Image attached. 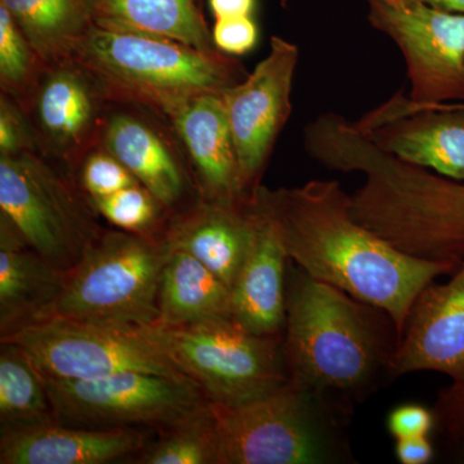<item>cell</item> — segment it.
<instances>
[{
	"label": "cell",
	"mask_w": 464,
	"mask_h": 464,
	"mask_svg": "<svg viewBox=\"0 0 464 464\" xmlns=\"http://www.w3.org/2000/svg\"><path fill=\"white\" fill-rule=\"evenodd\" d=\"M258 197L277 228L286 257L314 279L389 313L400 333L415 299L459 266L414 257L357 221L351 195L334 179H314Z\"/></svg>",
	"instance_id": "cell-1"
},
{
	"label": "cell",
	"mask_w": 464,
	"mask_h": 464,
	"mask_svg": "<svg viewBox=\"0 0 464 464\" xmlns=\"http://www.w3.org/2000/svg\"><path fill=\"white\" fill-rule=\"evenodd\" d=\"M400 340L389 313L289 261L283 353L290 381L353 411L392 381Z\"/></svg>",
	"instance_id": "cell-2"
},
{
	"label": "cell",
	"mask_w": 464,
	"mask_h": 464,
	"mask_svg": "<svg viewBox=\"0 0 464 464\" xmlns=\"http://www.w3.org/2000/svg\"><path fill=\"white\" fill-rule=\"evenodd\" d=\"M72 58L111 102L140 106L168 121L191 101L224 94L249 74L237 57L219 51L97 25Z\"/></svg>",
	"instance_id": "cell-3"
},
{
	"label": "cell",
	"mask_w": 464,
	"mask_h": 464,
	"mask_svg": "<svg viewBox=\"0 0 464 464\" xmlns=\"http://www.w3.org/2000/svg\"><path fill=\"white\" fill-rule=\"evenodd\" d=\"M209 404L217 464L356 463L348 435L353 411L295 382L241 404Z\"/></svg>",
	"instance_id": "cell-4"
},
{
	"label": "cell",
	"mask_w": 464,
	"mask_h": 464,
	"mask_svg": "<svg viewBox=\"0 0 464 464\" xmlns=\"http://www.w3.org/2000/svg\"><path fill=\"white\" fill-rule=\"evenodd\" d=\"M357 221L396 248L431 261H464V182L405 163L381 149L362 163Z\"/></svg>",
	"instance_id": "cell-5"
},
{
	"label": "cell",
	"mask_w": 464,
	"mask_h": 464,
	"mask_svg": "<svg viewBox=\"0 0 464 464\" xmlns=\"http://www.w3.org/2000/svg\"><path fill=\"white\" fill-rule=\"evenodd\" d=\"M169 252L166 235L105 228L66 273L56 298L27 324L56 319L121 331L154 325L159 282Z\"/></svg>",
	"instance_id": "cell-6"
},
{
	"label": "cell",
	"mask_w": 464,
	"mask_h": 464,
	"mask_svg": "<svg viewBox=\"0 0 464 464\" xmlns=\"http://www.w3.org/2000/svg\"><path fill=\"white\" fill-rule=\"evenodd\" d=\"M0 218L63 273L105 230L72 174L39 151L0 155Z\"/></svg>",
	"instance_id": "cell-7"
},
{
	"label": "cell",
	"mask_w": 464,
	"mask_h": 464,
	"mask_svg": "<svg viewBox=\"0 0 464 464\" xmlns=\"http://www.w3.org/2000/svg\"><path fill=\"white\" fill-rule=\"evenodd\" d=\"M143 334L209 401L237 405L289 382L282 337L246 331L232 317L195 325L142 329Z\"/></svg>",
	"instance_id": "cell-8"
},
{
	"label": "cell",
	"mask_w": 464,
	"mask_h": 464,
	"mask_svg": "<svg viewBox=\"0 0 464 464\" xmlns=\"http://www.w3.org/2000/svg\"><path fill=\"white\" fill-rule=\"evenodd\" d=\"M2 342L23 348L39 373L51 380H93L124 372L188 380L142 329L121 331L52 319L20 326L2 335Z\"/></svg>",
	"instance_id": "cell-9"
},
{
	"label": "cell",
	"mask_w": 464,
	"mask_h": 464,
	"mask_svg": "<svg viewBox=\"0 0 464 464\" xmlns=\"http://www.w3.org/2000/svg\"><path fill=\"white\" fill-rule=\"evenodd\" d=\"M44 382L57 420L87 426L148 424L163 430L209 401L190 380L145 372Z\"/></svg>",
	"instance_id": "cell-10"
},
{
	"label": "cell",
	"mask_w": 464,
	"mask_h": 464,
	"mask_svg": "<svg viewBox=\"0 0 464 464\" xmlns=\"http://www.w3.org/2000/svg\"><path fill=\"white\" fill-rule=\"evenodd\" d=\"M368 20L404 56L418 103L464 102V14L413 0H366Z\"/></svg>",
	"instance_id": "cell-11"
},
{
	"label": "cell",
	"mask_w": 464,
	"mask_h": 464,
	"mask_svg": "<svg viewBox=\"0 0 464 464\" xmlns=\"http://www.w3.org/2000/svg\"><path fill=\"white\" fill-rule=\"evenodd\" d=\"M299 51L273 36L270 52L241 83L222 94L248 197L262 185L275 145L292 114Z\"/></svg>",
	"instance_id": "cell-12"
},
{
	"label": "cell",
	"mask_w": 464,
	"mask_h": 464,
	"mask_svg": "<svg viewBox=\"0 0 464 464\" xmlns=\"http://www.w3.org/2000/svg\"><path fill=\"white\" fill-rule=\"evenodd\" d=\"M111 101L74 58L43 70L21 108L29 119L36 148L72 172L101 145Z\"/></svg>",
	"instance_id": "cell-13"
},
{
	"label": "cell",
	"mask_w": 464,
	"mask_h": 464,
	"mask_svg": "<svg viewBox=\"0 0 464 464\" xmlns=\"http://www.w3.org/2000/svg\"><path fill=\"white\" fill-rule=\"evenodd\" d=\"M101 146L157 198L170 218L201 201L185 152L163 116L140 106L111 102Z\"/></svg>",
	"instance_id": "cell-14"
},
{
	"label": "cell",
	"mask_w": 464,
	"mask_h": 464,
	"mask_svg": "<svg viewBox=\"0 0 464 464\" xmlns=\"http://www.w3.org/2000/svg\"><path fill=\"white\" fill-rule=\"evenodd\" d=\"M353 123L400 160L464 182V102L426 105L399 92Z\"/></svg>",
	"instance_id": "cell-15"
},
{
	"label": "cell",
	"mask_w": 464,
	"mask_h": 464,
	"mask_svg": "<svg viewBox=\"0 0 464 464\" xmlns=\"http://www.w3.org/2000/svg\"><path fill=\"white\" fill-rule=\"evenodd\" d=\"M417 372L464 378V261L449 282L426 286L406 319L391 374Z\"/></svg>",
	"instance_id": "cell-16"
},
{
	"label": "cell",
	"mask_w": 464,
	"mask_h": 464,
	"mask_svg": "<svg viewBox=\"0 0 464 464\" xmlns=\"http://www.w3.org/2000/svg\"><path fill=\"white\" fill-rule=\"evenodd\" d=\"M249 209L252 237L231 288V317L255 334L282 337L289 258L257 191L249 198Z\"/></svg>",
	"instance_id": "cell-17"
},
{
	"label": "cell",
	"mask_w": 464,
	"mask_h": 464,
	"mask_svg": "<svg viewBox=\"0 0 464 464\" xmlns=\"http://www.w3.org/2000/svg\"><path fill=\"white\" fill-rule=\"evenodd\" d=\"M199 188L208 203L240 206L244 190L239 159L232 139L222 94H208L169 119Z\"/></svg>",
	"instance_id": "cell-18"
},
{
	"label": "cell",
	"mask_w": 464,
	"mask_h": 464,
	"mask_svg": "<svg viewBox=\"0 0 464 464\" xmlns=\"http://www.w3.org/2000/svg\"><path fill=\"white\" fill-rule=\"evenodd\" d=\"M148 436L125 427L70 429L57 423L3 431L2 464H102L134 457Z\"/></svg>",
	"instance_id": "cell-19"
},
{
	"label": "cell",
	"mask_w": 464,
	"mask_h": 464,
	"mask_svg": "<svg viewBox=\"0 0 464 464\" xmlns=\"http://www.w3.org/2000/svg\"><path fill=\"white\" fill-rule=\"evenodd\" d=\"M166 237L172 248L197 258L231 289L252 237L249 199L240 206L201 200L170 218Z\"/></svg>",
	"instance_id": "cell-20"
},
{
	"label": "cell",
	"mask_w": 464,
	"mask_h": 464,
	"mask_svg": "<svg viewBox=\"0 0 464 464\" xmlns=\"http://www.w3.org/2000/svg\"><path fill=\"white\" fill-rule=\"evenodd\" d=\"M58 270L0 218V331L2 335L32 322L65 283Z\"/></svg>",
	"instance_id": "cell-21"
},
{
	"label": "cell",
	"mask_w": 464,
	"mask_h": 464,
	"mask_svg": "<svg viewBox=\"0 0 464 464\" xmlns=\"http://www.w3.org/2000/svg\"><path fill=\"white\" fill-rule=\"evenodd\" d=\"M159 326L195 325L231 317V289L209 268L170 246L158 292Z\"/></svg>",
	"instance_id": "cell-22"
},
{
	"label": "cell",
	"mask_w": 464,
	"mask_h": 464,
	"mask_svg": "<svg viewBox=\"0 0 464 464\" xmlns=\"http://www.w3.org/2000/svg\"><path fill=\"white\" fill-rule=\"evenodd\" d=\"M47 66L74 56L96 26V0H0Z\"/></svg>",
	"instance_id": "cell-23"
},
{
	"label": "cell",
	"mask_w": 464,
	"mask_h": 464,
	"mask_svg": "<svg viewBox=\"0 0 464 464\" xmlns=\"http://www.w3.org/2000/svg\"><path fill=\"white\" fill-rule=\"evenodd\" d=\"M96 25L173 39L216 52L198 0H96Z\"/></svg>",
	"instance_id": "cell-24"
},
{
	"label": "cell",
	"mask_w": 464,
	"mask_h": 464,
	"mask_svg": "<svg viewBox=\"0 0 464 464\" xmlns=\"http://www.w3.org/2000/svg\"><path fill=\"white\" fill-rule=\"evenodd\" d=\"M0 420L3 431L57 423L44 378L23 348L2 342Z\"/></svg>",
	"instance_id": "cell-25"
},
{
	"label": "cell",
	"mask_w": 464,
	"mask_h": 464,
	"mask_svg": "<svg viewBox=\"0 0 464 464\" xmlns=\"http://www.w3.org/2000/svg\"><path fill=\"white\" fill-rule=\"evenodd\" d=\"M132 462L217 464L216 424L209 401L179 422L161 430L160 439L146 445Z\"/></svg>",
	"instance_id": "cell-26"
},
{
	"label": "cell",
	"mask_w": 464,
	"mask_h": 464,
	"mask_svg": "<svg viewBox=\"0 0 464 464\" xmlns=\"http://www.w3.org/2000/svg\"><path fill=\"white\" fill-rule=\"evenodd\" d=\"M43 63L32 43L27 41L16 21L5 5H0V88L23 106L38 83Z\"/></svg>",
	"instance_id": "cell-27"
},
{
	"label": "cell",
	"mask_w": 464,
	"mask_h": 464,
	"mask_svg": "<svg viewBox=\"0 0 464 464\" xmlns=\"http://www.w3.org/2000/svg\"><path fill=\"white\" fill-rule=\"evenodd\" d=\"M99 216L121 231L142 237H164L170 216L141 183L91 201Z\"/></svg>",
	"instance_id": "cell-28"
},
{
	"label": "cell",
	"mask_w": 464,
	"mask_h": 464,
	"mask_svg": "<svg viewBox=\"0 0 464 464\" xmlns=\"http://www.w3.org/2000/svg\"><path fill=\"white\" fill-rule=\"evenodd\" d=\"M70 173L90 201L140 183L114 155L101 145L92 149Z\"/></svg>",
	"instance_id": "cell-29"
},
{
	"label": "cell",
	"mask_w": 464,
	"mask_h": 464,
	"mask_svg": "<svg viewBox=\"0 0 464 464\" xmlns=\"http://www.w3.org/2000/svg\"><path fill=\"white\" fill-rule=\"evenodd\" d=\"M38 151L29 119L23 108L7 94L0 96V155L14 157Z\"/></svg>",
	"instance_id": "cell-30"
},
{
	"label": "cell",
	"mask_w": 464,
	"mask_h": 464,
	"mask_svg": "<svg viewBox=\"0 0 464 464\" xmlns=\"http://www.w3.org/2000/svg\"><path fill=\"white\" fill-rule=\"evenodd\" d=\"M217 50L227 56L237 57L249 53L258 42V26L252 16L221 18L212 29Z\"/></svg>",
	"instance_id": "cell-31"
},
{
	"label": "cell",
	"mask_w": 464,
	"mask_h": 464,
	"mask_svg": "<svg viewBox=\"0 0 464 464\" xmlns=\"http://www.w3.org/2000/svg\"><path fill=\"white\" fill-rule=\"evenodd\" d=\"M435 423L433 409L413 402L396 406L387 417V430L395 440L431 436Z\"/></svg>",
	"instance_id": "cell-32"
},
{
	"label": "cell",
	"mask_w": 464,
	"mask_h": 464,
	"mask_svg": "<svg viewBox=\"0 0 464 464\" xmlns=\"http://www.w3.org/2000/svg\"><path fill=\"white\" fill-rule=\"evenodd\" d=\"M433 413L435 430L457 441H464V378L440 392Z\"/></svg>",
	"instance_id": "cell-33"
},
{
	"label": "cell",
	"mask_w": 464,
	"mask_h": 464,
	"mask_svg": "<svg viewBox=\"0 0 464 464\" xmlns=\"http://www.w3.org/2000/svg\"><path fill=\"white\" fill-rule=\"evenodd\" d=\"M395 457L401 464H429L435 458L430 436L396 440Z\"/></svg>",
	"instance_id": "cell-34"
},
{
	"label": "cell",
	"mask_w": 464,
	"mask_h": 464,
	"mask_svg": "<svg viewBox=\"0 0 464 464\" xmlns=\"http://www.w3.org/2000/svg\"><path fill=\"white\" fill-rule=\"evenodd\" d=\"M256 0H209L210 11L216 20L252 16Z\"/></svg>",
	"instance_id": "cell-35"
},
{
	"label": "cell",
	"mask_w": 464,
	"mask_h": 464,
	"mask_svg": "<svg viewBox=\"0 0 464 464\" xmlns=\"http://www.w3.org/2000/svg\"><path fill=\"white\" fill-rule=\"evenodd\" d=\"M390 2H399V0H390ZM413 2L424 3L450 14H464V0H413Z\"/></svg>",
	"instance_id": "cell-36"
},
{
	"label": "cell",
	"mask_w": 464,
	"mask_h": 464,
	"mask_svg": "<svg viewBox=\"0 0 464 464\" xmlns=\"http://www.w3.org/2000/svg\"><path fill=\"white\" fill-rule=\"evenodd\" d=\"M282 2L283 7H285L286 5H288V0H280Z\"/></svg>",
	"instance_id": "cell-37"
}]
</instances>
